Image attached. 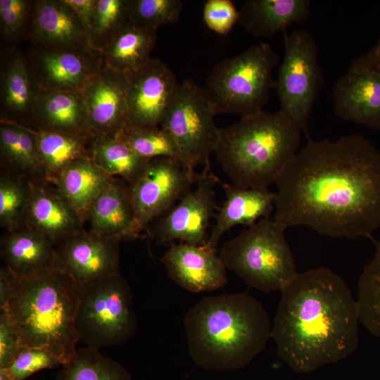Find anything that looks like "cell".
Masks as SVG:
<instances>
[{"label":"cell","instance_id":"8","mask_svg":"<svg viewBox=\"0 0 380 380\" xmlns=\"http://www.w3.org/2000/svg\"><path fill=\"white\" fill-rule=\"evenodd\" d=\"M132 302L130 287L120 272L78 289L79 341L99 349L132 337L137 323Z\"/></svg>","mask_w":380,"mask_h":380},{"label":"cell","instance_id":"31","mask_svg":"<svg viewBox=\"0 0 380 380\" xmlns=\"http://www.w3.org/2000/svg\"><path fill=\"white\" fill-rule=\"evenodd\" d=\"M91 158L110 177H118L129 186L144 172L150 160L138 156L118 137L96 135L91 144Z\"/></svg>","mask_w":380,"mask_h":380},{"label":"cell","instance_id":"16","mask_svg":"<svg viewBox=\"0 0 380 380\" xmlns=\"http://www.w3.org/2000/svg\"><path fill=\"white\" fill-rule=\"evenodd\" d=\"M160 260L172 280L193 293L220 289L228 282L227 267L217 250L206 244L173 243Z\"/></svg>","mask_w":380,"mask_h":380},{"label":"cell","instance_id":"37","mask_svg":"<svg viewBox=\"0 0 380 380\" xmlns=\"http://www.w3.org/2000/svg\"><path fill=\"white\" fill-rule=\"evenodd\" d=\"M182 9L179 0H129V20L155 32L177 23Z\"/></svg>","mask_w":380,"mask_h":380},{"label":"cell","instance_id":"27","mask_svg":"<svg viewBox=\"0 0 380 380\" xmlns=\"http://www.w3.org/2000/svg\"><path fill=\"white\" fill-rule=\"evenodd\" d=\"M35 130L1 119V169L29 181L46 179L38 153Z\"/></svg>","mask_w":380,"mask_h":380},{"label":"cell","instance_id":"36","mask_svg":"<svg viewBox=\"0 0 380 380\" xmlns=\"http://www.w3.org/2000/svg\"><path fill=\"white\" fill-rule=\"evenodd\" d=\"M116 137L122 140L138 156L146 160L167 156L180 162L172 140L160 127L141 128L127 125Z\"/></svg>","mask_w":380,"mask_h":380},{"label":"cell","instance_id":"13","mask_svg":"<svg viewBox=\"0 0 380 380\" xmlns=\"http://www.w3.org/2000/svg\"><path fill=\"white\" fill-rule=\"evenodd\" d=\"M25 58L31 75L39 89L82 91L101 69V53L90 46L69 48L32 44Z\"/></svg>","mask_w":380,"mask_h":380},{"label":"cell","instance_id":"34","mask_svg":"<svg viewBox=\"0 0 380 380\" xmlns=\"http://www.w3.org/2000/svg\"><path fill=\"white\" fill-rule=\"evenodd\" d=\"M356 301L360 322L380 338V240L376 242L374 258L360 277Z\"/></svg>","mask_w":380,"mask_h":380},{"label":"cell","instance_id":"7","mask_svg":"<svg viewBox=\"0 0 380 380\" xmlns=\"http://www.w3.org/2000/svg\"><path fill=\"white\" fill-rule=\"evenodd\" d=\"M285 230L273 219H261L224 242L220 257L249 286L281 291L298 274Z\"/></svg>","mask_w":380,"mask_h":380},{"label":"cell","instance_id":"28","mask_svg":"<svg viewBox=\"0 0 380 380\" xmlns=\"http://www.w3.org/2000/svg\"><path fill=\"white\" fill-rule=\"evenodd\" d=\"M156 32L129 19L102 49L105 65L126 76L137 71L151 58Z\"/></svg>","mask_w":380,"mask_h":380},{"label":"cell","instance_id":"1","mask_svg":"<svg viewBox=\"0 0 380 380\" xmlns=\"http://www.w3.org/2000/svg\"><path fill=\"white\" fill-rule=\"evenodd\" d=\"M275 184L273 220L285 229L374 240L380 227V151L362 134L309 137Z\"/></svg>","mask_w":380,"mask_h":380},{"label":"cell","instance_id":"38","mask_svg":"<svg viewBox=\"0 0 380 380\" xmlns=\"http://www.w3.org/2000/svg\"><path fill=\"white\" fill-rule=\"evenodd\" d=\"M30 0H0V23L3 37L7 44L14 46L29 39L34 9Z\"/></svg>","mask_w":380,"mask_h":380},{"label":"cell","instance_id":"6","mask_svg":"<svg viewBox=\"0 0 380 380\" xmlns=\"http://www.w3.org/2000/svg\"><path fill=\"white\" fill-rule=\"evenodd\" d=\"M279 63L272 46L260 43L217 64L202 88L215 113L243 118L262 111L276 87L272 70Z\"/></svg>","mask_w":380,"mask_h":380},{"label":"cell","instance_id":"22","mask_svg":"<svg viewBox=\"0 0 380 380\" xmlns=\"http://www.w3.org/2000/svg\"><path fill=\"white\" fill-rule=\"evenodd\" d=\"M29 39L46 47L90 46L82 23L64 0H34Z\"/></svg>","mask_w":380,"mask_h":380},{"label":"cell","instance_id":"45","mask_svg":"<svg viewBox=\"0 0 380 380\" xmlns=\"http://www.w3.org/2000/svg\"><path fill=\"white\" fill-rule=\"evenodd\" d=\"M0 380H12L4 369H0Z\"/></svg>","mask_w":380,"mask_h":380},{"label":"cell","instance_id":"32","mask_svg":"<svg viewBox=\"0 0 380 380\" xmlns=\"http://www.w3.org/2000/svg\"><path fill=\"white\" fill-rule=\"evenodd\" d=\"M57 380H132L118 362L103 355L99 349H77L74 356L62 365Z\"/></svg>","mask_w":380,"mask_h":380},{"label":"cell","instance_id":"20","mask_svg":"<svg viewBox=\"0 0 380 380\" xmlns=\"http://www.w3.org/2000/svg\"><path fill=\"white\" fill-rule=\"evenodd\" d=\"M90 230L95 234L119 241L138 239L141 228L129 194V185L113 177L93 203L89 213Z\"/></svg>","mask_w":380,"mask_h":380},{"label":"cell","instance_id":"11","mask_svg":"<svg viewBox=\"0 0 380 380\" xmlns=\"http://www.w3.org/2000/svg\"><path fill=\"white\" fill-rule=\"evenodd\" d=\"M220 181L211 168L203 169L196 187L147 229L148 236L160 246H170L176 241L195 246L205 245L210 219L217 210L215 185Z\"/></svg>","mask_w":380,"mask_h":380},{"label":"cell","instance_id":"18","mask_svg":"<svg viewBox=\"0 0 380 380\" xmlns=\"http://www.w3.org/2000/svg\"><path fill=\"white\" fill-rule=\"evenodd\" d=\"M332 92L337 117L380 132V70L348 68Z\"/></svg>","mask_w":380,"mask_h":380},{"label":"cell","instance_id":"25","mask_svg":"<svg viewBox=\"0 0 380 380\" xmlns=\"http://www.w3.org/2000/svg\"><path fill=\"white\" fill-rule=\"evenodd\" d=\"M0 246L5 265L18 279L55 268V246L30 227L6 232L1 238Z\"/></svg>","mask_w":380,"mask_h":380},{"label":"cell","instance_id":"39","mask_svg":"<svg viewBox=\"0 0 380 380\" xmlns=\"http://www.w3.org/2000/svg\"><path fill=\"white\" fill-rule=\"evenodd\" d=\"M62 366L60 360L48 351L23 346L11 364L4 370L12 380H25L32 374L44 369Z\"/></svg>","mask_w":380,"mask_h":380},{"label":"cell","instance_id":"24","mask_svg":"<svg viewBox=\"0 0 380 380\" xmlns=\"http://www.w3.org/2000/svg\"><path fill=\"white\" fill-rule=\"evenodd\" d=\"M34 129L56 131L87 137L91 129L82 91L39 89L32 115Z\"/></svg>","mask_w":380,"mask_h":380},{"label":"cell","instance_id":"9","mask_svg":"<svg viewBox=\"0 0 380 380\" xmlns=\"http://www.w3.org/2000/svg\"><path fill=\"white\" fill-rule=\"evenodd\" d=\"M216 115L203 89L191 79L182 83L160 125L172 140L180 163L189 170L203 165L210 169L219 129L214 122Z\"/></svg>","mask_w":380,"mask_h":380},{"label":"cell","instance_id":"5","mask_svg":"<svg viewBox=\"0 0 380 380\" xmlns=\"http://www.w3.org/2000/svg\"><path fill=\"white\" fill-rule=\"evenodd\" d=\"M77 305L73 280L53 269L18 279L6 312L23 346L45 350L63 365L74 356L79 342Z\"/></svg>","mask_w":380,"mask_h":380},{"label":"cell","instance_id":"23","mask_svg":"<svg viewBox=\"0 0 380 380\" xmlns=\"http://www.w3.org/2000/svg\"><path fill=\"white\" fill-rule=\"evenodd\" d=\"M219 184L224 189L226 199L218 208L215 224L205 243L215 250L220 238L234 226L250 227L261 219L269 218L276 201V192L268 189L243 188L220 181Z\"/></svg>","mask_w":380,"mask_h":380},{"label":"cell","instance_id":"41","mask_svg":"<svg viewBox=\"0 0 380 380\" xmlns=\"http://www.w3.org/2000/svg\"><path fill=\"white\" fill-rule=\"evenodd\" d=\"M23 346L16 328L8 312L0 313V369H6Z\"/></svg>","mask_w":380,"mask_h":380},{"label":"cell","instance_id":"4","mask_svg":"<svg viewBox=\"0 0 380 380\" xmlns=\"http://www.w3.org/2000/svg\"><path fill=\"white\" fill-rule=\"evenodd\" d=\"M301 133L281 110H262L220 129L214 153L233 185L268 189L297 153Z\"/></svg>","mask_w":380,"mask_h":380},{"label":"cell","instance_id":"30","mask_svg":"<svg viewBox=\"0 0 380 380\" xmlns=\"http://www.w3.org/2000/svg\"><path fill=\"white\" fill-rule=\"evenodd\" d=\"M38 153L44 177L52 184L75 160L91 158L94 137L56 131L35 130Z\"/></svg>","mask_w":380,"mask_h":380},{"label":"cell","instance_id":"44","mask_svg":"<svg viewBox=\"0 0 380 380\" xmlns=\"http://www.w3.org/2000/svg\"><path fill=\"white\" fill-rule=\"evenodd\" d=\"M349 68L355 70H380V36L376 44L366 53L355 59Z\"/></svg>","mask_w":380,"mask_h":380},{"label":"cell","instance_id":"35","mask_svg":"<svg viewBox=\"0 0 380 380\" xmlns=\"http://www.w3.org/2000/svg\"><path fill=\"white\" fill-rule=\"evenodd\" d=\"M129 19V0H96L88 37L90 46L101 52Z\"/></svg>","mask_w":380,"mask_h":380},{"label":"cell","instance_id":"12","mask_svg":"<svg viewBox=\"0 0 380 380\" xmlns=\"http://www.w3.org/2000/svg\"><path fill=\"white\" fill-rule=\"evenodd\" d=\"M200 173L186 169L170 157L151 159L129 194L138 221L147 230L150 224L165 214L191 189Z\"/></svg>","mask_w":380,"mask_h":380},{"label":"cell","instance_id":"21","mask_svg":"<svg viewBox=\"0 0 380 380\" xmlns=\"http://www.w3.org/2000/svg\"><path fill=\"white\" fill-rule=\"evenodd\" d=\"M1 65V119L34 129L32 115L39 87L29 70L25 58L8 49Z\"/></svg>","mask_w":380,"mask_h":380},{"label":"cell","instance_id":"19","mask_svg":"<svg viewBox=\"0 0 380 380\" xmlns=\"http://www.w3.org/2000/svg\"><path fill=\"white\" fill-rule=\"evenodd\" d=\"M31 196L27 225L44 235L55 246L83 231L84 222L55 184L30 181Z\"/></svg>","mask_w":380,"mask_h":380},{"label":"cell","instance_id":"10","mask_svg":"<svg viewBox=\"0 0 380 380\" xmlns=\"http://www.w3.org/2000/svg\"><path fill=\"white\" fill-rule=\"evenodd\" d=\"M284 55L278 71L276 90L280 108L308 137L311 113L324 82L318 45L305 30L283 33Z\"/></svg>","mask_w":380,"mask_h":380},{"label":"cell","instance_id":"3","mask_svg":"<svg viewBox=\"0 0 380 380\" xmlns=\"http://www.w3.org/2000/svg\"><path fill=\"white\" fill-rule=\"evenodd\" d=\"M183 324L190 357L206 369H241L272 338L265 308L245 292L202 298L185 313Z\"/></svg>","mask_w":380,"mask_h":380},{"label":"cell","instance_id":"26","mask_svg":"<svg viewBox=\"0 0 380 380\" xmlns=\"http://www.w3.org/2000/svg\"><path fill=\"white\" fill-rule=\"evenodd\" d=\"M310 6L309 0H247L239 10V21L253 37H271L304 22Z\"/></svg>","mask_w":380,"mask_h":380},{"label":"cell","instance_id":"29","mask_svg":"<svg viewBox=\"0 0 380 380\" xmlns=\"http://www.w3.org/2000/svg\"><path fill=\"white\" fill-rule=\"evenodd\" d=\"M112 178L91 157H84L70 164L53 184L84 223L93 203Z\"/></svg>","mask_w":380,"mask_h":380},{"label":"cell","instance_id":"17","mask_svg":"<svg viewBox=\"0 0 380 380\" xmlns=\"http://www.w3.org/2000/svg\"><path fill=\"white\" fill-rule=\"evenodd\" d=\"M127 76L103 64L82 91L96 134L116 137L127 125Z\"/></svg>","mask_w":380,"mask_h":380},{"label":"cell","instance_id":"43","mask_svg":"<svg viewBox=\"0 0 380 380\" xmlns=\"http://www.w3.org/2000/svg\"><path fill=\"white\" fill-rule=\"evenodd\" d=\"M96 0H64L82 23L87 37L91 30Z\"/></svg>","mask_w":380,"mask_h":380},{"label":"cell","instance_id":"15","mask_svg":"<svg viewBox=\"0 0 380 380\" xmlns=\"http://www.w3.org/2000/svg\"><path fill=\"white\" fill-rule=\"evenodd\" d=\"M84 229L56 248V270L69 276L77 289L119 272V243Z\"/></svg>","mask_w":380,"mask_h":380},{"label":"cell","instance_id":"2","mask_svg":"<svg viewBox=\"0 0 380 380\" xmlns=\"http://www.w3.org/2000/svg\"><path fill=\"white\" fill-rule=\"evenodd\" d=\"M281 292L272 338L293 370L311 372L356 350L357 301L340 276L328 268L312 269L298 273Z\"/></svg>","mask_w":380,"mask_h":380},{"label":"cell","instance_id":"42","mask_svg":"<svg viewBox=\"0 0 380 380\" xmlns=\"http://www.w3.org/2000/svg\"><path fill=\"white\" fill-rule=\"evenodd\" d=\"M18 278L6 265L0 269V310L7 311L13 296Z\"/></svg>","mask_w":380,"mask_h":380},{"label":"cell","instance_id":"33","mask_svg":"<svg viewBox=\"0 0 380 380\" xmlns=\"http://www.w3.org/2000/svg\"><path fill=\"white\" fill-rule=\"evenodd\" d=\"M30 196L28 179L1 169L0 225L6 232L27 225Z\"/></svg>","mask_w":380,"mask_h":380},{"label":"cell","instance_id":"40","mask_svg":"<svg viewBox=\"0 0 380 380\" xmlns=\"http://www.w3.org/2000/svg\"><path fill=\"white\" fill-rule=\"evenodd\" d=\"M206 25L213 32L225 34L239 20V11L230 0H208L203 7Z\"/></svg>","mask_w":380,"mask_h":380},{"label":"cell","instance_id":"14","mask_svg":"<svg viewBox=\"0 0 380 380\" xmlns=\"http://www.w3.org/2000/svg\"><path fill=\"white\" fill-rule=\"evenodd\" d=\"M127 79V125L160 127L180 84L172 70L153 58Z\"/></svg>","mask_w":380,"mask_h":380}]
</instances>
